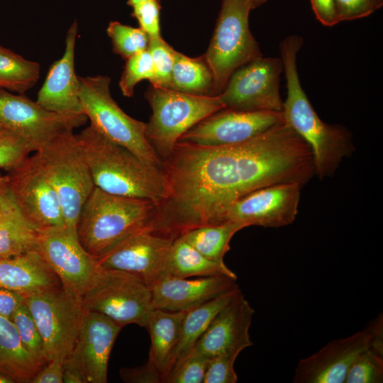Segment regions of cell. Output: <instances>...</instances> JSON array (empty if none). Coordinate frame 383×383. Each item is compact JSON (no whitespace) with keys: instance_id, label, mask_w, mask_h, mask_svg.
I'll list each match as a JSON object with an SVG mask.
<instances>
[{"instance_id":"1","label":"cell","mask_w":383,"mask_h":383,"mask_svg":"<svg viewBox=\"0 0 383 383\" xmlns=\"http://www.w3.org/2000/svg\"><path fill=\"white\" fill-rule=\"evenodd\" d=\"M162 170L167 192L155 204L154 231L174 239L223 223L227 209L255 190L282 183L304 186L316 174L309 146L285 122L233 145L178 141Z\"/></svg>"},{"instance_id":"2","label":"cell","mask_w":383,"mask_h":383,"mask_svg":"<svg viewBox=\"0 0 383 383\" xmlns=\"http://www.w3.org/2000/svg\"><path fill=\"white\" fill-rule=\"evenodd\" d=\"M302 44L298 35H290L279 44L287 89L282 113L285 123L309 146L315 174L322 179L335 174L343 160L353 155L355 146L346 128L321 120L302 88L296 64Z\"/></svg>"},{"instance_id":"3","label":"cell","mask_w":383,"mask_h":383,"mask_svg":"<svg viewBox=\"0 0 383 383\" xmlns=\"http://www.w3.org/2000/svg\"><path fill=\"white\" fill-rule=\"evenodd\" d=\"M75 135L95 187L109 194L146 199L155 204L166 197L162 169L146 163L91 125Z\"/></svg>"},{"instance_id":"4","label":"cell","mask_w":383,"mask_h":383,"mask_svg":"<svg viewBox=\"0 0 383 383\" xmlns=\"http://www.w3.org/2000/svg\"><path fill=\"white\" fill-rule=\"evenodd\" d=\"M155 213V203L150 200L115 195L94 187L80 212L78 239L96 258L137 231L154 232Z\"/></svg>"},{"instance_id":"5","label":"cell","mask_w":383,"mask_h":383,"mask_svg":"<svg viewBox=\"0 0 383 383\" xmlns=\"http://www.w3.org/2000/svg\"><path fill=\"white\" fill-rule=\"evenodd\" d=\"M83 113L103 135L128 149L146 163L162 169L163 162L146 138V123L126 114L112 97L111 78L79 77Z\"/></svg>"},{"instance_id":"6","label":"cell","mask_w":383,"mask_h":383,"mask_svg":"<svg viewBox=\"0 0 383 383\" xmlns=\"http://www.w3.org/2000/svg\"><path fill=\"white\" fill-rule=\"evenodd\" d=\"M145 96L152 109L146 138L162 162L184 133L225 109L218 95H194L150 86Z\"/></svg>"},{"instance_id":"7","label":"cell","mask_w":383,"mask_h":383,"mask_svg":"<svg viewBox=\"0 0 383 383\" xmlns=\"http://www.w3.org/2000/svg\"><path fill=\"white\" fill-rule=\"evenodd\" d=\"M35 152L58 196L65 228L77 235L82 208L95 186L75 133L62 134Z\"/></svg>"},{"instance_id":"8","label":"cell","mask_w":383,"mask_h":383,"mask_svg":"<svg viewBox=\"0 0 383 383\" xmlns=\"http://www.w3.org/2000/svg\"><path fill=\"white\" fill-rule=\"evenodd\" d=\"M251 0H222L209 48L204 57L213 74L212 95H218L231 75L262 57L249 25Z\"/></svg>"},{"instance_id":"9","label":"cell","mask_w":383,"mask_h":383,"mask_svg":"<svg viewBox=\"0 0 383 383\" xmlns=\"http://www.w3.org/2000/svg\"><path fill=\"white\" fill-rule=\"evenodd\" d=\"M84 309L100 313L122 327L145 326L152 310L150 287L131 273L99 267L82 297Z\"/></svg>"},{"instance_id":"10","label":"cell","mask_w":383,"mask_h":383,"mask_svg":"<svg viewBox=\"0 0 383 383\" xmlns=\"http://www.w3.org/2000/svg\"><path fill=\"white\" fill-rule=\"evenodd\" d=\"M43 339L47 362L65 360L77 342L85 309L82 299L62 286L25 296Z\"/></svg>"},{"instance_id":"11","label":"cell","mask_w":383,"mask_h":383,"mask_svg":"<svg viewBox=\"0 0 383 383\" xmlns=\"http://www.w3.org/2000/svg\"><path fill=\"white\" fill-rule=\"evenodd\" d=\"M281 58H257L237 69L218 94L225 109L239 111H282Z\"/></svg>"},{"instance_id":"12","label":"cell","mask_w":383,"mask_h":383,"mask_svg":"<svg viewBox=\"0 0 383 383\" xmlns=\"http://www.w3.org/2000/svg\"><path fill=\"white\" fill-rule=\"evenodd\" d=\"M87 121L84 114L52 112L23 94H13L0 89L1 123L28 140L35 152L56 137L74 131Z\"/></svg>"},{"instance_id":"13","label":"cell","mask_w":383,"mask_h":383,"mask_svg":"<svg viewBox=\"0 0 383 383\" xmlns=\"http://www.w3.org/2000/svg\"><path fill=\"white\" fill-rule=\"evenodd\" d=\"M5 176L17 206L35 227L41 231L65 226L58 196L35 152Z\"/></svg>"},{"instance_id":"14","label":"cell","mask_w":383,"mask_h":383,"mask_svg":"<svg viewBox=\"0 0 383 383\" xmlns=\"http://www.w3.org/2000/svg\"><path fill=\"white\" fill-rule=\"evenodd\" d=\"M37 250L57 275L62 287L82 299L99 265L84 249L77 235L65 226L43 229Z\"/></svg>"},{"instance_id":"15","label":"cell","mask_w":383,"mask_h":383,"mask_svg":"<svg viewBox=\"0 0 383 383\" xmlns=\"http://www.w3.org/2000/svg\"><path fill=\"white\" fill-rule=\"evenodd\" d=\"M301 187L298 183H282L255 190L233 203L223 222L237 223L243 228L288 226L298 213Z\"/></svg>"},{"instance_id":"16","label":"cell","mask_w":383,"mask_h":383,"mask_svg":"<svg viewBox=\"0 0 383 383\" xmlns=\"http://www.w3.org/2000/svg\"><path fill=\"white\" fill-rule=\"evenodd\" d=\"M282 111H239L227 109L207 116L178 141L205 146L240 143L283 123Z\"/></svg>"},{"instance_id":"17","label":"cell","mask_w":383,"mask_h":383,"mask_svg":"<svg viewBox=\"0 0 383 383\" xmlns=\"http://www.w3.org/2000/svg\"><path fill=\"white\" fill-rule=\"evenodd\" d=\"M174 240L149 229L141 230L96 260L102 267L135 274L150 287L165 274L166 261Z\"/></svg>"},{"instance_id":"18","label":"cell","mask_w":383,"mask_h":383,"mask_svg":"<svg viewBox=\"0 0 383 383\" xmlns=\"http://www.w3.org/2000/svg\"><path fill=\"white\" fill-rule=\"evenodd\" d=\"M377 318L345 338L331 340L319 350L298 362L294 383H344L347 372L356 359L372 343Z\"/></svg>"},{"instance_id":"19","label":"cell","mask_w":383,"mask_h":383,"mask_svg":"<svg viewBox=\"0 0 383 383\" xmlns=\"http://www.w3.org/2000/svg\"><path fill=\"white\" fill-rule=\"evenodd\" d=\"M254 313L239 289L214 317L193 350L209 358L218 355L238 357L253 345L249 330Z\"/></svg>"},{"instance_id":"20","label":"cell","mask_w":383,"mask_h":383,"mask_svg":"<svg viewBox=\"0 0 383 383\" xmlns=\"http://www.w3.org/2000/svg\"><path fill=\"white\" fill-rule=\"evenodd\" d=\"M237 278L227 275L179 278L164 274L151 287L152 309L186 312L239 289Z\"/></svg>"},{"instance_id":"21","label":"cell","mask_w":383,"mask_h":383,"mask_svg":"<svg viewBox=\"0 0 383 383\" xmlns=\"http://www.w3.org/2000/svg\"><path fill=\"white\" fill-rule=\"evenodd\" d=\"M122 328L100 313L85 310L70 355L80 366L87 382H107L110 354Z\"/></svg>"},{"instance_id":"22","label":"cell","mask_w":383,"mask_h":383,"mask_svg":"<svg viewBox=\"0 0 383 383\" xmlns=\"http://www.w3.org/2000/svg\"><path fill=\"white\" fill-rule=\"evenodd\" d=\"M77 33V21H74L66 33L63 55L51 65L38 93L36 101L48 111L67 115L84 114L79 96V77L74 70Z\"/></svg>"},{"instance_id":"23","label":"cell","mask_w":383,"mask_h":383,"mask_svg":"<svg viewBox=\"0 0 383 383\" xmlns=\"http://www.w3.org/2000/svg\"><path fill=\"white\" fill-rule=\"evenodd\" d=\"M62 286L38 250L0 258V287L24 296Z\"/></svg>"},{"instance_id":"24","label":"cell","mask_w":383,"mask_h":383,"mask_svg":"<svg viewBox=\"0 0 383 383\" xmlns=\"http://www.w3.org/2000/svg\"><path fill=\"white\" fill-rule=\"evenodd\" d=\"M185 312L152 309L145 328L150 337L148 362L165 380L174 367Z\"/></svg>"},{"instance_id":"25","label":"cell","mask_w":383,"mask_h":383,"mask_svg":"<svg viewBox=\"0 0 383 383\" xmlns=\"http://www.w3.org/2000/svg\"><path fill=\"white\" fill-rule=\"evenodd\" d=\"M1 203L4 214L0 220V258L37 250L40 231L23 216L7 184Z\"/></svg>"},{"instance_id":"26","label":"cell","mask_w":383,"mask_h":383,"mask_svg":"<svg viewBox=\"0 0 383 383\" xmlns=\"http://www.w3.org/2000/svg\"><path fill=\"white\" fill-rule=\"evenodd\" d=\"M42 366L23 345L11 319L0 315V372L15 382H30Z\"/></svg>"},{"instance_id":"27","label":"cell","mask_w":383,"mask_h":383,"mask_svg":"<svg viewBox=\"0 0 383 383\" xmlns=\"http://www.w3.org/2000/svg\"><path fill=\"white\" fill-rule=\"evenodd\" d=\"M165 274L179 278L217 275L238 278L224 262L206 257L181 236L175 238L171 245L165 265Z\"/></svg>"},{"instance_id":"28","label":"cell","mask_w":383,"mask_h":383,"mask_svg":"<svg viewBox=\"0 0 383 383\" xmlns=\"http://www.w3.org/2000/svg\"><path fill=\"white\" fill-rule=\"evenodd\" d=\"M238 290L228 292L185 312L174 367L193 350L214 317L233 299Z\"/></svg>"},{"instance_id":"29","label":"cell","mask_w":383,"mask_h":383,"mask_svg":"<svg viewBox=\"0 0 383 383\" xmlns=\"http://www.w3.org/2000/svg\"><path fill=\"white\" fill-rule=\"evenodd\" d=\"M213 74L204 55L190 57L175 51L170 89L194 95H212Z\"/></svg>"},{"instance_id":"30","label":"cell","mask_w":383,"mask_h":383,"mask_svg":"<svg viewBox=\"0 0 383 383\" xmlns=\"http://www.w3.org/2000/svg\"><path fill=\"white\" fill-rule=\"evenodd\" d=\"M243 228V226L239 223L226 221L196 227L187 231L180 236L206 257L216 262H223V257L230 249L231 240Z\"/></svg>"},{"instance_id":"31","label":"cell","mask_w":383,"mask_h":383,"mask_svg":"<svg viewBox=\"0 0 383 383\" xmlns=\"http://www.w3.org/2000/svg\"><path fill=\"white\" fill-rule=\"evenodd\" d=\"M40 77L38 62L0 45V89L23 94Z\"/></svg>"},{"instance_id":"32","label":"cell","mask_w":383,"mask_h":383,"mask_svg":"<svg viewBox=\"0 0 383 383\" xmlns=\"http://www.w3.org/2000/svg\"><path fill=\"white\" fill-rule=\"evenodd\" d=\"M106 32L113 52L125 60L148 48L150 37L140 27L113 21L109 23Z\"/></svg>"},{"instance_id":"33","label":"cell","mask_w":383,"mask_h":383,"mask_svg":"<svg viewBox=\"0 0 383 383\" xmlns=\"http://www.w3.org/2000/svg\"><path fill=\"white\" fill-rule=\"evenodd\" d=\"M21 342L28 352L43 367L46 363L43 339L35 321L26 303L21 304L11 318Z\"/></svg>"},{"instance_id":"34","label":"cell","mask_w":383,"mask_h":383,"mask_svg":"<svg viewBox=\"0 0 383 383\" xmlns=\"http://www.w3.org/2000/svg\"><path fill=\"white\" fill-rule=\"evenodd\" d=\"M383 382V352L372 347L362 352L350 367L344 383Z\"/></svg>"},{"instance_id":"35","label":"cell","mask_w":383,"mask_h":383,"mask_svg":"<svg viewBox=\"0 0 383 383\" xmlns=\"http://www.w3.org/2000/svg\"><path fill=\"white\" fill-rule=\"evenodd\" d=\"M155 78L154 67L148 50L135 54L126 60L119 87L123 96L131 97L135 86L142 80L148 79L150 84Z\"/></svg>"},{"instance_id":"36","label":"cell","mask_w":383,"mask_h":383,"mask_svg":"<svg viewBox=\"0 0 383 383\" xmlns=\"http://www.w3.org/2000/svg\"><path fill=\"white\" fill-rule=\"evenodd\" d=\"M148 50L152 57L155 72L151 86L170 89L176 50L162 37L150 38Z\"/></svg>"},{"instance_id":"37","label":"cell","mask_w":383,"mask_h":383,"mask_svg":"<svg viewBox=\"0 0 383 383\" xmlns=\"http://www.w3.org/2000/svg\"><path fill=\"white\" fill-rule=\"evenodd\" d=\"M33 146L22 136L6 128L0 131V169L9 172L21 164Z\"/></svg>"},{"instance_id":"38","label":"cell","mask_w":383,"mask_h":383,"mask_svg":"<svg viewBox=\"0 0 383 383\" xmlns=\"http://www.w3.org/2000/svg\"><path fill=\"white\" fill-rule=\"evenodd\" d=\"M209 357L193 350L169 373L167 383H203Z\"/></svg>"},{"instance_id":"39","label":"cell","mask_w":383,"mask_h":383,"mask_svg":"<svg viewBox=\"0 0 383 383\" xmlns=\"http://www.w3.org/2000/svg\"><path fill=\"white\" fill-rule=\"evenodd\" d=\"M132 16L138 22L140 28L150 38L162 37L160 33V1L148 0L134 6Z\"/></svg>"},{"instance_id":"40","label":"cell","mask_w":383,"mask_h":383,"mask_svg":"<svg viewBox=\"0 0 383 383\" xmlns=\"http://www.w3.org/2000/svg\"><path fill=\"white\" fill-rule=\"evenodd\" d=\"M238 357L218 355L209 358L203 383H235L238 376L234 363Z\"/></svg>"},{"instance_id":"41","label":"cell","mask_w":383,"mask_h":383,"mask_svg":"<svg viewBox=\"0 0 383 383\" xmlns=\"http://www.w3.org/2000/svg\"><path fill=\"white\" fill-rule=\"evenodd\" d=\"M335 4L340 23L372 15L382 6L383 0H335Z\"/></svg>"},{"instance_id":"42","label":"cell","mask_w":383,"mask_h":383,"mask_svg":"<svg viewBox=\"0 0 383 383\" xmlns=\"http://www.w3.org/2000/svg\"><path fill=\"white\" fill-rule=\"evenodd\" d=\"M64 360L54 358L43 366L30 383H62Z\"/></svg>"},{"instance_id":"43","label":"cell","mask_w":383,"mask_h":383,"mask_svg":"<svg viewBox=\"0 0 383 383\" xmlns=\"http://www.w3.org/2000/svg\"><path fill=\"white\" fill-rule=\"evenodd\" d=\"M120 375L126 382H162L158 373L148 362L140 367L122 368Z\"/></svg>"},{"instance_id":"44","label":"cell","mask_w":383,"mask_h":383,"mask_svg":"<svg viewBox=\"0 0 383 383\" xmlns=\"http://www.w3.org/2000/svg\"><path fill=\"white\" fill-rule=\"evenodd\" d=\"M316 19L324 26L331 27L339 23L335 0H310Z\"/></svg>"},{"instance_id":"45","label":"cell","mask_w":383,"mask_h":383,"mask_svg":"<svg viewBox=\"0 0 383 383\" xmlns=\"http://www.w3.org/2000/svg\"><path fill=\"white\" fill-rule=\"evenodd\" d=\"M25 302L19 292L0 287V315L11 320L17 309Z\"/></svg>"},{"instance_id":"46","label":"cell","mask_w":383,"mask_h":383,"mask_svg":"<svg viewBox=\"0 0 383 383\" xmlns=\"http://www.w3.org/2000/svg\"><path fill=\"white\" fill-rule=\"evenodd\" d=\"M63 382L87 383L80 366L71 355L64 360Z\"/></svg>"},{"instance_id":"47","label":"cell","mask_w":383,"mask_h":383,"mask_svg":"<svg viewBox=\"0 0 383 383\" xmlns=\"http://www.w3.org/2000/svg\"><path fill=\"white\" fill-rule=\"evenodd\" d=\"M6 176L1 174L0 172V220L2 218L3 214H4V210H3L2 203H1V195L6 187Z\"/></svg>"},{"instance_id":"48","label":"cell","mask_w":383,"mask_h":383,"mask_svg":"<svg viewBox=\"0 0 383 383\" xmlns=\"http://www.w3.org/2000/svg\"><path fill=\"white\" fill-rule=\"evenodd\" d=\"M14 380L7 374L0 372V383H13Z\"/></svg>"},{"instance_id":"49","label":"cell","mask_w":383,"mask_h":383,"mask_svg":"<svg viewBox=\"0 0 383 383\" xmlns=\"http://www.w3.org/2000/svg\"><path fill=\"white\" fill-rule=\"evenodd\" d=\"M267 0H251L252 9H255L263 4H265Z\"/></svg>"},{"instance_id":"50","label":"cell","mask_w":383,"mask_h":383,"mask_svg":"<svg viewBox=\"0 0 383 383\" xmlns=\"http://www.w3.org/2000/svg\"><path fill=\"white\" fill-rule=\"evenodd\" d=\"M148 0H127V4L131 7Z\"/></svg>"},{"instance_id":"51","label":"cell","mask_w":383,"mask_h":383,"mask_svg":"<svg viewBox=\"0 0 383 383\" xmlns=\"http://www.w3.org/2000/svg\"><path fill=\"white\" fill-rule=\"evenodd\" d=\"M3 128H4V127L0 121V131H1Z\"/></svg>"}]
</instances>
